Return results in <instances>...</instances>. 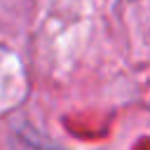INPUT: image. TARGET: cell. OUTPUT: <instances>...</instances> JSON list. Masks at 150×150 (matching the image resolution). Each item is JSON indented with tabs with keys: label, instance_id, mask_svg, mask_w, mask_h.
Masks as SVG:
<instances>
[]
</instances>
